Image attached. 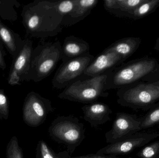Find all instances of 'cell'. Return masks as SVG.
I'll return each instance as SVG.
<instances>
[{
	"label": "cell",
	"instance_id": "31",
	"mask_svg": "<svg viewBox=\"0 0 159 158\" xmlns=\"http://www.w3.org/2000/svg\"><path fill=\"white\" fill-rule=\"evenodd\" d=\"M90 158H120L116 157L115 156H101V155H97L95 154H91L90 155ZM128 158H132L131 157H129Z\"/></svg>",
	"mask_w": 159,
	"mask_h": 158
},
{
	"label": "cell",
	"instance_id": "23",
	"mask_svg": "<svg viewBox=\"0 0 159 158\" xmlns=\"http://www.w3.org/2000/svg\"><path fill=\"white\" fill-rule=\"evenodd\" d=\"M6 158H24L23 151L16 136L10 139L7 145Z\"/></svg>",
	"mask_w": 159,
	"mask_h": 158
},
{
	"label": "cell",
	"instance_id": "30",
	"mask_svg": "<svg viewBox=\"0 0 159 158\" xmlns=\"http://www.w3.org/2000/svg\"><path fill=\"white\" fill-rule=\"evenodd\" d=\"M57 158H72L70 153L67 151L60 152L57 154Z\"/></svg>",
	"mask_w": 159,
	"mask_h": 158
},
{
	"label": "cell",
	"instance_id": "14",
	"mask_svg": "<svg viewBox=\"0 0 159 158\" xmlns=\"http://www.w3.org/2000/svg\"><path fill=\"white\" fill-rule=\"evenodd\" d=\"M90 45L86 41L74 35L65 38L61 46L62 62L89 53Z\"/></svg>",
	"mask_w": 159,
	"mask_h": 158
},
{
	"label": "cell",
	"instance_id": "13",
	"mask_svg": "<svg viewBox=\"0 0 159 158\" xmlns=\"http://www.w3.org/2000/svg\"><path fill=\"white\" fill-rule=\"evenodd\" d=\"M84 114L83 119L92 127L97 128L111 120L112 110L106 104L93 103L85 105L81 108Z\"/></svg>",
	"mask_w": 159,
	"mask_h": 158
},
{
	"label": "cell",
	"instance_id": "3",
	"mask_svg": "<svg viewBox=\"0 0 159 158\" xmlns=\"http://www.w3.org/2000/svg\"><path fill=\"white\" fill-rule=\"evenodd\" d=\"M61 45L58 41L44 43L34 48L30 68L21 83L33 81L38 83L49 76L61 60Z\"/></svg>",
	"mask_w": 159,
	"mask_h": 158
},
{
	"label": "cell",
	"instance_id": "34",
	"mask_svg": "<svg viewBox=\"0 0 159 158\" xmlns=\"http://www.w3.org/2000/svg\"></svg>",
	"mask_w": 159,
	"mask_h": 158
},
{
	"label": "cell",
	"instance_id": "5",
	"mask_svg": "<svg viewBox=\"0 0 159 158\" xmlns=\"http://www.w3.org/2000/svg\"><path fill=\"white\" fill-rule=\"evenodd\" d=\"M107 72L95 77L84 75L65 88L58 95L61 99L84 104L94 103L100 97H107L105 90Z\"/></svg>",
	"mask_w": 159,
	"mask_h": 158
},
{
	"label": "cell",
	"instance_id": "25",
	"mask_svg": "<svg viewBox=\"0 0 159 158\" xmlns=\"http://www.w3.org/2000/svg\"><path fill=\"white\" fill-rule=\"evenodd\" d=\"M9 115V100L4 90L0 89V120H7Z\"/></svg>",
	"mask_w": 159,
	"mask_h": 158
},
{
	"label": "cell",
	"instance_id": "6",
	"mask_svg": "<svg viewBox=\"0 0 159 158\" xmlns=\"http://www.w3.org/2000/svg\"><path fill=\"white\" fill-rule=\"evenodd\" d=\"M84 124L73 116L56 118L48 129L49 136L66 147L71 155L85 138Z\"/></svg>",
	"mask_w": 159,
	"mask_h": 158
},
{
	"label": "cell",
	"instance_id": "21",
	"mask_svg": "<svg viewBox=\"0 0 159 158\" xmlns=\"http://www.w3.org/2000/svg\"><path fill=\"white\" fill-rule=\"evenodd\" d=\"M145 0H117L118 10L116 16L125 17L128 13L138 7Z\"/></svg>",
	"mask_w": 159,
	"mask_h": 158
},
{
	"label": "cell",
	"instance_id": "1",
	"mask_svg": "<svg viewBox=\"0 0 159 158\" xmlns=\"http://www.w3.org/2000/svg\"><path fill=\"white\" fill-rule=\"evenodd\" d=\"M21 17L26 35L31 38L54 37L62 31L63 16L56 1L35 0L23 6Z\"/></svg>",
	"mask_w": 159,
	"mask_h": 158
},
{
	"label": "cell",
	"instance_id": "22",
	"mask_svg": "<svg viewBox=\"0 0 159 158\" xmlns=\"http://www.w3.org/2000/svg\"><path fill=\"white\" fill-rule=\"evenodd\" d=\"M136 156L139 158H159V140L144 146Z\"/></svg>",
	"mask_w": 159,
	"mask_h": 158
},
{
	"label": "cell",
	"instance_id": "2",
	"mask_svg": "<svg viewBox=\"0 0 159 158\" xmlns=\"http://www.w3.org/2000/svg\"><path fill=\"white\" fill-rule=\"evenodd\" d=\"M159 64L157 59L148 57L121 64L107 72L105 90H118L142 81L145 77L156 70Z\"/></svg>",
	"mask_w": 159,
	"mask_h": 158
},
{
	"label": "cell",
	"instance_id": "20",
	"mask_svg": "<svg viewBox=\"0 0 159 158\" xmlns=\"http://www.w3.org/2000/svg\"><path fill=\"white\" fill-rule=\"evenodd\" d=\"M142 130L159 125V102L148 110L146 115L140 118Z\"/></svg>",
	"mask_w": 159,
	"mask_h": 158
},
{
	"label": "cell",
	"instance_id": "16",
	"mask_svg": "<svg viewBox=\"0 0 159 158\" xmlns=\"http://www.w3.org/2000/svg\"><path fill=\"white\" fill-rule=\"evenodd\" d=\"M98 2V0H77L73 10L63 17L62 26L70 27L84 19L89 15Z\"/></svg>",
	"mask_w": 159,
	"mask_h": 158
},
{
	"label": "cell",
	"instance_id": "19",
	"mask_svg": "<svg viewBox=\"0 0 159 158\" xmlns=\"http://www.w3.org/2000/svg\"><path fill=\"white\" fill-rule=\"evenodd\" d=\"M20 4L16 0H0V17L3 20L14 22L18 19L15 7L19 8Z\"/></svg>",
	"mask_w": 159,
	"mask_h": 158
},
{
	"label": "cell",
	"instance_id": "17",
	"mask_svg": "<svg viewBox=\"0 0 159 158\" xmlns=\"http://www.w3.org/2000/svg\"><path fill=\"white\" fill-rule=\"evenodd\" d=\"M141 43L139 37H126L116 41L105 49L115 52L126 60L138 50Z\"/></svg>",
	"mask_w": 159,
	"mask_h": 158
},
{
	"label": "cell",
	"instance_id": "28",
	"mask_svg": "<svg viewBox=\"0 0 159 158\" xmlns=\"http://www.w3.org/2000/svg\"><path fill=\"white\" fill-rule=\"evenodd\" d=\"M159 81V64L155 70L143 79L142 81L151 82Z\"/></svg>",
	"mask_w": 159,
	"mask_h": 158
},
{
	"label": "cell",
	"instance_id": "12",
	"mask_svg": "<svg viewBox=\"0 0 159 158\" xmlns=\"http://www.w3.org/2000/svg\"><path fill=\"white\" fill-rule=\"evenodd\" d=\"M126 59L113 51L105 49L93 58L84 72V76L95 77L108 72L123 64Z\"/></svg>",
	"mask_w": 159,
	"mask_h": 158
},
{
	"label": "cell",
	"instance_id": "32",
	"mask_svg": "<svg viewBox=\"0 0 159 158\" xmlns=\"http://www.w3.org/2000/svg\"><path fill=\"white\" fill-rule=\"evenodd\" d=\"M154 49L157 52H159V36L156 41V43L154 46Z\"/></svg>",
	"mask_w": 159,
	"mask_h": 158
},
{
	"label": "cell",
	"instance_id": "18",
	"mask_svg": "<svg viewBox=\"0 0 159 158\" xmlns=\"http://www.w3.org/2000/svg\"><path fill=\"white\" fill-rule=\"evenodd\" d=\"M159 6V0H145L131 12L128 13L125 17L137 20L147 16L156 11Z\"/></svg>",
	"mask_w": 159,
	"mask_h": 158
},
{
	"label": "cell",
	"instance_id": "26",
	"mask_svg": "<svg viewBox=\"0 0 159 158\" xmlns=\"http://www.w3.org/2000/svg\"><path fill=\"white\" fill-rule=\"evenodd\" d=\"M77 0H64L56 1L57 9L58 12L63 16L70 14L74 9Z\"/></svg>",
	"mask_w": 159,
	"mask_h": 158
},
{
	"label": "cell",
	"instance_id": "10",
	"mask_svg": "<svg viewBox=\"0 0 159 158\" xmlns=\"http://www.w3.org/2000/svg\"><path fill=\"white\" fill-rule=\"evenodd\" d=\"M141 131L140 118L133 114L118 112L111 130L105 134L106 141L113 143Z\"/></svg>",
	"mask_w": 159,
	"mask_h": 158
},
{
	"label": "cell",
	"instance_id": "7",
	"mask_svg": "<svg viewBox=\"0 0 159 158\" xmlns=\"http://www.w3.org/2000/svg\"><path fill=\"white\" fill-rule=\"evenodd\" d=\"M94 58V56L89 53L62 62L52 79L53 88L65 89L79 79Z\"/></svg>",
	"mask_w": 159,
	"mask_h": 158
},
{
	"label": "cell",
	"instance_id": "4",
	"mask_svg": "<svg viewBox=\"0 0 159 158\" xmlns=\"http://www.w3.org/2000/svg\"><path fill=\"white\" fill-rule=\"evenodd\" d=\"M116 95L122 106L148 110L159 102V81L135 83L118 89Z\"/></svg>",
	"mask_w": 159,
	"mask_h": 158
},
{
	"label": "cell",
	"instance_id": "33",
	"mask_svg": "<svg viewBox=\"0 0 159 158\" xmlns=\"http://www.w3.org/2000/svg\"><path fill=\"white\" fill-rule=\"evenodd\" d=\"M72 158H90V155L85 156H82L77 157H72Z\"/></svg>",
	"mask_w": 159,
	"mask_h": 158
},
{
	"label": "cell",
	"instance_id": "27",
	"mask_svg": "<svg viewBox=\"0 0 159 158\" xmlns=\"http://www.w3.org/2000/svg\"><path fill=\"white\" fill-rule=\"evenodd\" d=\"M104 7L109 13L116 16L118 10L117 0H104Z\"/></svg>",
	"mask_w": 159,
	"mask_h": 158
},
{
	"label": "cell",
	"instance_id": "15",
	"mask_svg": "<svg viewBox=\"0 0 159 158\" xmlns=\"http://www.w3.org/2000/svg\"><path fill=\"white\" fill-rule=\"evenodd\" d=\"M0 40L13 59L18 55L24 46V40H22L18 33L15 32L5 25L1 19Z\"/></svg>",
	"mask_w": 159,
	"mask_h": 158
},
{
	"label": "cell",
	"instance_id": "8",
	"mask_svg": "<svg viewBox=\"0 0 159 158\" xmlns=\"http://www.w3.org/2000/svg\"><path fill=\"white\" fill-rule=\"evenodd\" d=\"M51 101L34 92L29 93L22 107V119L29 126L37 127L43 124L48 115L53 112Z\"/></svg>",
	"mask_w": 159,
	"mask_h": 158
},
{
	"label": "cell",
	"instance_id": "29",
	"mask_svg": "<svg viewBox=\"0 0 159 158\" xmlns=\"http://www.w3.org/2000/svg\"><path fill=\"white\" fill-rule=\"evenodd\" d=\"M7 53L4 49V45L0 40V69L4 70L6 68L5 57L6 56Z\"/></svg>",
	"mask_w": 159,
	"mask_h": 158
},
{
	"label": "cell",
	"instance_id": "24",
	"mask_svg": "<svg viewBox=\"0 0 159 158\" xmlns=\"http://www.w3.org/2000/svg\"><path fill=\"white\" fill-rule=\"evenodd\" d=\"M36 150L35 158H57V154L43 140L38 142Z\"/></svg>",
	"mask_w": 159,
	"mask_h": 158
},
{
	"label": "cell",
	"instance_id": "11",
	"mask_svg": "<svg viewBox=\"0 0 159 158\" xmlns=\"http://www.w3.org/2000/svg\"><path fill=\"white\" fill-rule=\"evenodd\" d=\"M34 48L33 42L29 39L24 40V44L18 55L13 59L7 78V83L11 86L20 85L21 80L29 71Z\"/></svg>",
	"mask_w": 159,
	"mask_h": 158
},
{
	"label": "cell",
	"instance_id": "9",
	"mask_svg": "<svg viewBox=\"0 0 159 158\" xmlns=\"http://www.w3.org/2000/svg\"><path fill=\"white\" fill-rule=\"evenodd\" d=\"M159 137V133L139 132L118 142L109 144L98 150L96 155L115 156L127 155L137 148L143 147Z\"/></svg>",
	"mask_w": 159,
	"mask_h": 158
}]
</instances>
